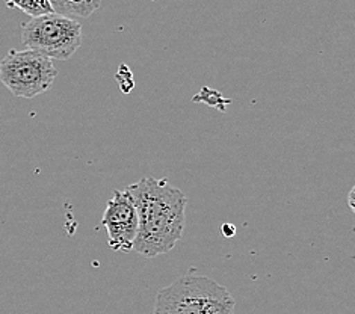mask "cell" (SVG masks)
<instances>
[{
	"instance_id": "obj_1",
	"label": "cell",
	"mask_w": 355,
	"mask_h": 314,
	"mask_svg": "<svg viewBox=\"0 0 355 314\" xmlns=\"http://www.w3.org/2000/svg\"><path fill=\"white\" fill-rule=\"evenodd\" d=\"M137 206L139 228L133 251L153 259L168 254L182 239L188 198L168 178L144 177L125 188Z\"/></svg>"
},
{
	"instance_id": "obj_7",
	"label": "cell",
	"mask_w": 355,
	"mask_h": 314,
	"mask_svg": "<svg viewBox=\"0 0 355 314\" xmlns=\"http://www.w3.org/2000/svg\"><path fill=\"white\" fill-rule=\"evenodd\" d=\"M348 206L352 210V213L355 215V184H354V188L349 191V195H348Z\"/></svg>"
},
{
	"instance_id": "obj_5",
	"label": "cell",
	"mask_w": 355,
	"mask_h": 314,
	"mask_svg": "<svg viewBox=\"0 0 355 314\" xmlns=\"http://www.w3.org/2000/svg\"><path fill=\"white\" fill-rule=\"evenodd\" d=\"M101 225L106 228L107 243L114 251H133L139 219L137 206L128 191H114L101 218Z\"/></svg>"
},
{
	"instance_id": "obj_6",
	"label": "cell",
	"mask_w": 355,
	"mask_h": 314,
	"mask_svg": "<svg viewBox=\"0 0 355 314\" xmlns=\"http://www.w3.org/2000/svg\"><path fill=\"white\" fill-rule=\"evenodd\" d=\"M53 11L69 17V19H87L92 12H96L101 0H50Z\"/></svg>"
},
{
	"instance_id": "obj_8",
	"label": "cell",
	"mask_w": 355,
	"mask_h": 314,
	"mask_svg": "<svg viewBox=\"0 0 355 314\" xmlns=\"http://www.w3.org/2000/svg\"><path fill=\"white\" fill-rule=\"evenodd\" d=\"M6 2H8V6H11L15 2V0H6Z\"/></svg>"
},
{
	"instance_id": "obj_4",
	"label": "cell",
	"mask_w": 355,
	"mask_h": 314,
	"mask_svg": "<svg viewBox=\"0 0 355 314\" xmlns=\"http://www.w3.org/2000/svg\"><path fill=\"white\" fill-rule=\"evenodd\" d=\"M21 42L53 61H67L82 44V24L61 14H46L21 26Z\"/></svg>"
},
{
	"instance_id": "obj_2",
	"label": "cell",
	"mask_w": 355,
	"mask_h": 314,
	"mask_svg": "<svg viewBox=\"0 0 355 314\" xmlns=\"http://www.w3.org/2000/svg\"><path fill=\"white\" fill-rule=\"evenodd\" d=\"M153 314H234V299L212 278L191 274L160 288Z\"/></svg>"
},
{
	"instance_id": "obj_3",
	"label": "cell",
	"mask_w": 355,
	"mask_h": 314,
	"mask_svg": "<svg viewBox=\"0 0 355 314\" xmlns=\"http://www.w3.org/2000/svg\"><path fill=\"white\" fill-rule=\"evenodd\" d=\"M58 70L50 58L35 50H10L0 61V82L15 97L33 98L52 89Z\"/></svg>"
}]
</instances>
